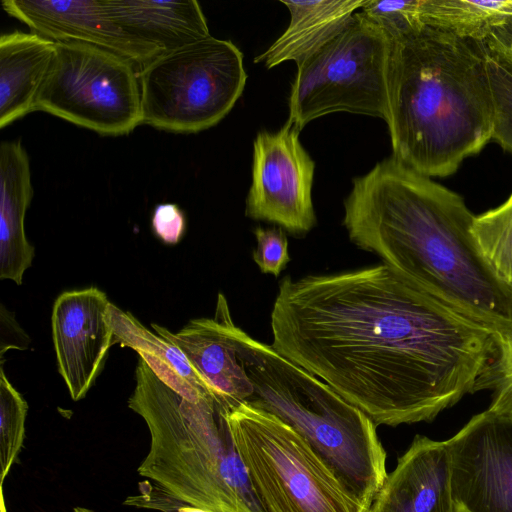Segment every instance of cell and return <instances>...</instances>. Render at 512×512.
I'll return each mask as SVG.
<instances>
[{
    "label": "cell",
    "mask_w": 512,
    "mask_h": 512,
    "mask_svg": "<svg viewBox=\"0 0 512 512\" xmlns=\"http://www.w3.org/2000/svg\"><path fill=\"white\" fill-rule=\"evenodd\" d=\"M271 346L328 384L375 425L433 420L466 394L493 334L385 264L284 277Z\"/></svg>",
    "instance_id": "obj_1"
},
{
    "label": "cell",
    "mask_w": 512,
    "mask_h": 512,
    "mask_svg": "<svg viewBox=\"0 0 512 512\" xmlns=\"http://www.w3.org/2000/svg\"><path fill=\"white\" fill-rule=\"evenodd\" d=\"M352 184L343 225L353 244L493 336L512 330V289L480 256L460 195L393 156Z\"/></svg>",
    "instance_id": "obj_2"
},
{
    "label": "cell",
    "mask_w": 512,
    "mask_h": 512,
    "mask_svg": "<svg viewBox=\"0 0 512 512\" xmlns=\"http://www.w3.org/2000/svg\"><path fill=\"white\" fill-rule=\"evenodd\" d=\"M385 122L392 156L429 178L479 153L493 132L480 43L429 27L391 40Z\"/></svg>",
    "instance_id": "obj_3"
},
{
    "label": "cell",
    "mask_w": 512,
    "mask_h": 512,
    "mask_svg": "<svg viewBox=\"0 0 512 512\" xmlns=\"http://www.w3.org/2000/svg\"><path fill=\"white\" fill-rule=\"evenodd\" d=\"M128 407L146 423L150 443L137 472L166 496L209 512H266L233 441L220 397L187 400L141 358Z\"/></svg>",
    "instance_id": "obj_4"
},
{
    "label": "cell",
    "mask_w": 512,
    "mask_h": 512,
    "mask_svg": "<svg viewBox=\"0 0 512 512\" xmlns=\"http://www.w3.org/2000/svg\"><path fill=\"white\" fill-rule=\"evenodd\" d=\"M251 385L246 402L296 431L358 501L371 509L387 478L375 423L328 384L235 325Z\"/></svg>",
    "instance_id": "obj_5"
},
{
    "label": "cell",
    "mask_w": 512,
    "mask_h": 512,
    "mask_svg": "<svg viewBox=\"0 0 512 512\" xmlns=\"http://www.w3.org/2000/svg\"><path fill=\"white\" fill-rule=\"evenodd\" d=\"M227 421L266 512H370L305 440L274 415L238 403Z\"/></svg>",
    "instance_id": "obj_6"
},
{
    "label": "cell",
    "mask_w": 512,
    "mask_h": 512,
    "mask_svg": "<svg viewBox=\"0 0 512 512\" xmlns=\"http://www.w3.org/2000/svg\"><path fill=\"white\" fill-rule=\"evenodd\" d=\"M138 77L141 124L173 133H197L218 124L247 80L240 49L213 36L158 55Z\"/></svg>",
    "instance_id": "obj_7"
},
{
    "label": "cell",
    "mask_w": 512,
    "mask_h": 512,
    "mask_svg": "<svg viewBox=\"0 0 512 512\" xmlns=\"http://www.w3.org/2000/svg\"><path fill=\"white\" fill-rule=\"evenodd\" d=\"M391 39L361 11L333 39L297 65L288 120L300 131L335 112L387 116Z\"/></svg>",
    "instance_id": "obj_8"
},
{
    "label": "cell",
    "mask_w": 512,
    "mask_h": 512,
    "mask_svg": "<svg viewBox=\"0 0 512 512\" xmlns=\"http://www.w3.org/2000/svg\"><path fill=\"white\" fill-rule=\"evenodd\" d=\"M34 111L100 135L129 134L141 125V89L135 65L92 44L55 42Z\"/></svg>",
    "instance_id": "obj_9"
},
{
    "label": "cell",
    "mask_w": 512,
    "mask_h": 512,
    "mask_svg": "<svg viewBox=\"0 0 512 512\" xmlns=\"http://www.w3.org/2000/svg\"><path fill=\"white\" fill-rule=\"evenodd\" d=\"M299 133L287 121L277 132L256 135L245 206L247 217L278 224L295 235L306 234L316 224L311 195L315 163Z\"/></svg>",
    "instance_id": "obj_10"
},
{
    "label": "cell",
    "mask_w": 512,
    "mask_h": 512,
    "mask_svg": "<svg viewBox=\"0 0 512 512\" xmlns=\"http://www.w3.org/2000/svg\"><path fill=\"white\" fill-rule=\"evenodd\" d=\"M456 512H512V417L486 410L446 440Z\"/></svg>",
    "instance_id": "obj_11"
},
{
    "label": "cell",
    "mask_w": 512,
    "mask_h": 512,
    "mask_svg": "<svg viewBox=\"0 0 512 512\" xmlns=\"http://www.w3.org/2000/svg\"><path fill=\"white\" fill-rule=\"evenodd\" d=\"M110 303L97 287L66 291L54 302L51 323L58 370L74 401L85 397L114 344Z\"/></svg>",
    "instance_id": "obj_12"
},
{
    "label": "cell",
    "mask_w": 512,
    "mask_h": 512,
    "mask_svg": "<svg viewBox=\"0 0 512 512\" xmlns=\"http://www.w3.org/2000/svg\"><path fill=\"white\" fill-rule=\"evenodd\" d=\"M1 5L7 14L53 42L92 44L142 67L161 54L123 30L112 18L107 0H2Z\"/></svg>",
    "instance_id": "obj_13"
},
{
    "label": "cell",
    "mask_w": 512,
    "mask_h": 512,
    "mask_svg": "<svg viewBox=\"0 0 512 512\" xmlns=\"http://www.w3.org/2000/svg\"><path fill=\"white\" fill-rule=\"evenodd\" d=\"M226 297L219 293L212 318H196L176 333L152 323L156 334L175 345L216 395L230 405L244 403L251 385L238 357Z\"/></svg>",
    "instance_id": "obj_14"
},
{
    "label": "cell",
    "mask_w": 512,
    "mask_h": 512,
    "mask_svg": "<svg viewBox=\"0 0 512 512\" xmlns=\"http://www.w3.org/2000/svg\"><path fill=\"white\" fill-rule=\"evenodd\" d=\"M370 512H456L447 441L416 436L387 475Z\"/></svg>",
    "instance_id": "obj_15"
},
{
    "label": "cell",
    "mask_w": 512,
    "mask_h": 512,
    "mask_svg": "<svg viewBox=\"0 0 512 512\" xmlns=\"http://www.w3.org/2000/svg\"><path fill=\"white\" fill-rule=\"evenodd\" d=\"M33 197L29 157L20 140L0 145V278L22 284L32 265L24 219Z\"/></svg>",
    "instance_id": "obj_16"
},
{
    "label": "cell",
    "mask_w": 512,
    "mask_h": 512,
    "mask_svg": "<svg viewBox=\"0 0 512 512\" xmlns=\"http://www.w3.org/2000/svg\"><path fill=\"white\" fill-rule=\"evenodd\" d=\"M107 3L112 18L123 30L161 54L211 36L196 0H107Z\"/></svg>",
    "instance_id": "obj_17"
},
{
    "label": "cell",
    "mask_w": 512,
    "mask_h": 512,
    "mask_svg": "<svg viewBox=\"0 0 512 512\" xmlns=\"http://www.w3.org/2000/svg\"><path fill=\"white\" fill-rule=\"evenodd\" d=\"M55 42L19 30L0 37V128L34 112Z\"/></svg>",
    "instance_id": "obj_18"
},
{
    "label": "cell",
    "mask_w": 512,
    "mask_h": 512,
    "mask_svg": "<svg viewBox=\"0 0 512 512\" xmlns=\"http://www.w3.org/2000/svg\"><path fill=\"white\" fill-rule=\"evenodd\" d=\"M365 2L282 0L290 13L289 25L267 50L255 57L254 62L263 63L268 69L291 60L298 65L337 36Z\"/></svg>",
    "instance_id": "obj_19"
},
{
    "label": "cell",
    "mask_w": 512,
    "mask_h": 512,
    "mask_svg": "<svg viewBox=\"0 0 512 512\" xmlns=\"http://www.w3.org/2000/svg\"><path fill=\"white\" fill-rule=\"evenodd\" d=\"M108 320L114 344L135 350L169 387L190 401L219 397L172 343L144 327L131 313L110 303Z\"/></svg>",
    "instance_id": "obj_20"
},
{
    "label": "cell",
    "mask_w": 512,
    "mask_h": 512,
    "mask_svg": "<svg viewBox=\"0 0 512 512\" xmlns=\"http://www.w3.org/2000/svg\"><path fill=\"white\" fill-rule=\"evenodd\" d=\"M512 16V0H419L422 28L442 30L462 39L481 42L492 27Z\"/></svg>",
    "instance_id": "obj_21"
},
{
    "label": "cell",
    "mask_w": 512,
    "mask_h": 512,
    "mask_svg": "<svg viewBox=\"0 0 512 512\" xmlns=\"http://www.w3.org/2000/svg\"><path fill=\"white\" fill-rule=\"evenodd\" d=\"M471 233L484 262L512 289V194L498 207L475 216Z\"/></svg>",
    "instance_id": "obj_22"
},
{
    "label": "cell",
    "mask_w": 512,
    "mask_h": 512,
    "mask_svg": "<svg viewBox=\"0 0 512 512\" xmlns=\"http://www.w3.org/2000/svg\"><path fill=\"white\" fill-rule=\"evenodd\" d=\"M28 405L0 370V480L8 476L22 449Z\"/></svg>",
    "instance_id": "obj_23"
},
{
    "label": "cell",
    "mask_w": 512,
    "mask_h": 512,
    "mask_svg": "<svg viewBox=\"0 0 512 512\" xmlns=\"http://www.w3.org/2000/svg\"><path fill=\"white\" fill-rule=\"evenodd\" d=\"M493 107L492 140L512 153V63L483 49Z\"/></svg>",
    "instance_id": "obj_24"
},
{
    "label": "cell",
    "mask_w": 512,
    "mask_h": 512,
    "mask_svg": "<svg viewBox=\"0 0 512 512\" xmlns=\"http://www.w3.org/2000/svg\"><path fill=\"white\" fill-rule=\"evenodd\" d=\"M493 338L491 358L477 379L474 393L490 390L488 410L512 417V330Z\"/></svg>",
    "instance_id": "obj_25"
},
{
    "label": "cell",
    "mask_w": 512,
    "mask_h": 512,
    "mask_svg": "<svg viewBox=\"0 0 512 512\" xmlns=\"http://www.w3.org/2000/svg\"><path fill=\"white\" fill-rule=\"evenodd\" d=\"M254 235L257 247L252 253L253 260L262 273L278 276L290 261L284 229L257 227Z\"/></svg>",
    "instance_id": "obj_26"
},
{
    "label": "cell",
    "mask_w": 512,
    "mask_h": 512,
    "mask_svg": "<svg viewBox=\"0 0 512 512\" xmlns=\"http://www.w3.org/2000/svg\"><path fill=\"white\" fill-rule=\"evenodd\" d=\"M185 216L173 203L158 204L152 215V228L155 234L167 244H176L185 232Z\"/></svg>",
    "instance_id": "obj_27"
},
{
    "label": "cell",
    "mask_w": 512,
    "mask_h": 512,
    "mask_svg": "<svg viewBox=\"0 0 512 512\" xmlns=\"http://www.w3.org/2000/svg\"><path fill=\"white\" fill-rule=\"evenodd\" d=\"M481 46L501 55L512 63V16L507 17L490 29Z\"/></svg>",
    "instance_id": "obj_28"
},
{
    "label": "cell",
    "mask_w": 512,
    "mask_h": 512,
    "mask_svg": "<svg viewBox=\"0 0 512 512\" xmlns=\"http://www.w3.org/2000/svg\"><path fill=\"white\" fill-rule=\"evenodd\" d=\"M177 512H209V511L195 507V506L184 504L177 509Z\"/></svg>",
    "instance_id": "obj_29"
},
{
    "label": "cell",
    "mask_w": 512,
    "mask_h": 512,
    "mask_svg": "<svg viewBox=\"0 0 512 512\" xmlns=\"http://www.w3.org/2000/svg\"><path fill=\"white\" fill-rule=\"evenodd\" d=\"M73 511L74 512H95L92 509H89V508H86V507H81V506L74 507Z\"/></svg>",
    "instance_id": "obj_30"
}]
</instances>
